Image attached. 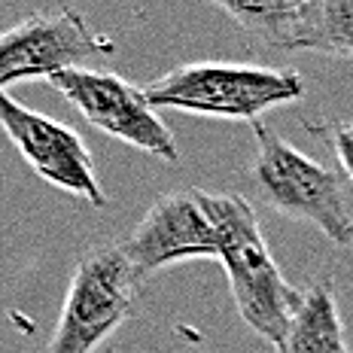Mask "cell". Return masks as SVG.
<instances>
[{
  "mask_svg": "<svg viewBox=\"0 0 353 353\" xmlns=\"http://www.w3.org/2000/svg\"><path fill=\"white\" fill-rule=\"evenodd\" d=\"M332 150H335V159L341 165L344 176L353 183V122L335 125L332 128Z\"/></svg>",
  "mask_w": 353,
  "mask_h": 353,
  "instance_id": "cell-12",
  "label": "cell"
},
{
  "mask_svg": "<svg viewBox=\"0 0 353 353\" xmlns=\"http://www.w3.org/2000/svg\"><path fill=\"white\" fill-rule=\"evenodd\" d=\"M0 128L37 171V176H43L70 195L85 198L94 208L107 204L104 189L94 176L92 152L73 128L55 122L46 113H37V110L19 104L6 92H0Z\"/></svg>",
  "mask_w": 353,
  "mask_h": 353,
  "instance_id": "cell-8",
  "label": "cell"
},
{
  "mask_svg": "<svg viewBox=\"0 0 353 353\" xmlns=\"http://www.w3.org/2000/svg\"><path fill=\"white\" fill-rule=\"evenodd\" d=\"M256 152L250 161V183L259 201L286 219L307 223L326 234L332 244H353V213L347 204L344 176L320 165L265 122H253Z\"/></svg>",
  "mask_w": 353,
  "mask_h": 353,
  "instance_id": "cell-3",
  "label": "cell"
},
{
  "mask_svg": "<svg viewBox=\"0 0 353 353\" xmlns=\"http://www.w3.org/2000/svg\"><path fill=\"white\" fill-rule=\"evenodd\" d=\"M274 353H350L335 283L329 274L301 290V301Z\"/></svg>",
  "mask_w": 353,
  "mask_h": 353,
  "instance_id": "cell-10",
  "label": "cell"
},
{
  "mask_svg": "<svg viewBox=\"0 0 353 353\" xmlns=\"http://www.w3.org/2000/svg\"><path fill=\"white\" fill-rule=\"evenodd\" d=\"M49 83L55 92H61L68 104L79 110V116L92 128L104 131L134 150L171 161V165L180 161V146H176L171 128L161 122V116L150 104L141 85L122 79L119 73L88 68L61 70Z\"/></svg>",
  "mask_w": 353,
  "mask_h": 353,
  "instance_id": "cell-5",
  "label": "cell"
},
{
  "mask_svg": "<svg viewBox=\"0 0 353 353\" xmlns=\"http://www.w3.org/2000/svg\"><path fill=\"white\" fill-rule=\"evenodd\" d=\"M156 110H180L210 119L259 122L268 110L305 98V79L292 68L247 61H192L143 85Z\"/></svg>",
  "mask_w": 353,
  "mask_h": 353,
  "instance_id": "cell-2",
  "label": "cell"
},
{
  "mask_svg": "<svg viewBox=\"0 0 353 353\" xmlns=\"http://www.w3.org/2000/svg\"><path fill=\"white\" fill-rule=\"evenodd\" d=\"M213 208L219 223L216 262L225 271L238 317L277 347L301 301V290L283 277L247 198L213 192Z\"/></svg>",
  "mask_w": 353,
  "mask_h": 353,
  "instance_id": "cell-1",
  "label": "cell"
},
{
  "mask_svg": "<svg viewBox=\"0 0 353 353\" xmlns=\"http://www.w3.org/2000/svg\"><path fill=\"white\" fill-rule=\"evenodd\" d=\"M137 277L189 259H216L219 223L208 189H174L152 201L128 241L119 244Z\"/></svg>",
  "mask_w": 353,
  "mask_h": 353,
  "instance_id": "cell-7",
  "label": "cell"
},
{
  "mask_svg": "<svg viewBox=\"0 0 353 353\" xmlns=\"http://www.w3.org/2000/svg\"><path fill=\"white\" fill-rule=\"evenodd\" d=\"M107 52H113V43L94 34L79 10L31 12L0 31V92L21 79H52Z\"/></svg>",
  "mask_w": 353,
  "mask_h": 353,
  "instance_id": "cell-6",
  "label": "cell"
},
{
  "mask_svg": "<svg viewBox=\"0 0 353 353\" xmlns=\"http://www.w3.org/2000/svg\"><path fill=\"white\" fill-rule=\"evenodd\" d=\"M314 52L353 61V0H320Z\"/></svg>",
  "mask_w": 353,
  "mask_h": 353,
  "instance_id": "cell-11",
  "label": "cell"
},
{
  "mask_svg": "<svg viewBox=\"0 0 353 353\" xmlns=\"http://www.w3.org/2000/svg\"><path fill=\"white\" fill-rule=\"evenodd\" d=\"M216 10L265 46L286 49V52H314L320 0H274V3L229 0V3H216Z\"/></svg>",
  "mask_w": 353,
  "mask_h": 353,
  "instance_id": "cell-9",
  "label": "cell"
},
{
  "mask_svg": "<svg viewBox=\"0 0 353 353\" xmlns=\"http://www.w3.org/2000/svg\"><path fill=\"white\" fill-rule=\"evenodd\" d=\"M137 283L141 277L122 247H101L83 256L46 353H94L128 317Z\"/></svg>",
  "mask_w": 353,
  "mask_h": 353,
  "instance_id": "cell-4",
  "label": "cell"
}]
</instances>
